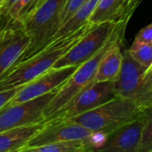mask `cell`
I'll return each instance as SVG.
<instances>
[{"label":"cell","mask_w":152,"mask_h":152,"mask_svg":"<svg viewBox=\"0 0 152 152\" xmlns=\"http://www.w3.org/2000/svg\"><path fill=\"white\" fill-rule=\"evenodd\" d=\"M21 87H15L0 91V111L11 102V100L16 95V94L20 91Z\"/></svg>","instance_id":"23"},{"label":"cell","mask_w":152,"mask_h":152,"mask_svg":"<svg viewBox=\"0 0 152 152\" xmlns=\"http://www.w3.org/2000/svg\"><path fill=\"white\" fill-rule=\"evenodd\" d=\"M4 0H0V9L2 8V6L4 4Z\"/></svg>","instance_id":"27"},{"label":"cell","mask_w":152,"mask_h":152,"mask_svg":"<svg viewBox=\"0 0 152 152\" xmlns=\"http://www.w3.org/2000/svg\"><path fill=\"white\" fill-rule=\"evenodd\" d=\"M45 126V121L0 132V152H20Z\"/></svg>","instance_id":"13"},{"label":"cell","mask_w":152,"mask_h":152,"mask_svg":"<svg viewBox=\"0 0 152 152\" xmlns=\"http://www.w3.org/2000/svg\"><path fill=\"white\" fill-rule=\"evenodd\" d=\"M128 52L134 60L147 69H150L152 65V42L138 45L133 44L128 49Z\"/></svg>","instance_id":"19"},{"label":"cell","mask_w":152,"mask_h":152,"mask_svg":"<svg viewBox=\"0 0 152 152\" xmlns=\"http://www.w3.org/2000/svg\"><path fill=\"white\" fill-rule=\"evenodd\" d=\"M126 28L120 29L114 37L94 57L86 62L80 64L75 72L58 88L55 95L47 105L44 117L45 119L56 113L62 107H64L70 100H72L82 90L95 83L94 77L100 64V61L107 53V51L119 39L125 37V31Z\"/></svg>","instance_id":"5"},{"label":"cell","mask_w":152,"mask_h":152,"mask_svg":"<svg viewBox=\"0 0 152 152\" xmlns=\"http://www.w3.org/2000/svg\"><path fill=\"white\" fill-rule=\"evenodd\" d=\"M151 110L147 109L136 118L106 135L104 142L95 151L138 152Z\"/></svg>","instance_id":"9"},{"label":"cell","mask_w":152,"mask_h":152,"mask_svg":"<svg viewBox=\"0 0 152 152\" xmlns=\"http://www.w3.org/2000/svg\"><path fill=\"white\" fill-rule=\"evenodd\" d=\"M58 88L37 98L4 107L0 111V132L45 121L44 112Z\"/></svg>","instance_id":"8"},{"label":"cell","mask_w":152,"mask_h":152,"mask_svg":"<svg viewBox=\"0 0 152 152\" xmlns=\"http://www.w3.org/2000/svg\"><path fill=\"white\" fill-rule=\"evenodd\" d=\"M140 2L141 0H99L89 21L99 24L104 21L117 20Z\"/></svg>","instance_id":"14"},{"label":"cell","mask_w":152,"mask_h":152,"mask_svg":"<svg viewBox=\"0 0 152 152\" xmlns=\"http://www.w3.org/2000/svg\"><path fill=\"white\" fill-rule=\"evenodd\" d=\"M87 0H67L60 16V27L64 24L73 14L74 12ZM59 27V28H60Z\"/></svg>","instance_id":"21"},{"label":"cell","mask_w":152,"mask_h":152,"mask_svg":"<svg viewBox=\"0 0 152 152\" xmlns=\"http://www.w3.org/2000/svg\"><path fill=\"white\" fill-rule=\"evenodd\" d=\"M144 79L152 86V65L150 67L149 69L146 70L145 74H144Z\"/></svg>","instance_id":"26"},{"label":"cell","mask_w":152,"mask_h":152,"mask_svg":"<svg viewBox=\"0 0 152 152\" xmlns=\"http://www.w3.org/2000/svg\"><path fill=\"white\" fill-rule=\"evenodd\" d=\"M132 1H134V0H132Z\"/></svg>","instance_id":"28"},{"label":"cell","mask_w":152,"mask_h":152,"mask_svg":"<svg viewBox=\"0 0 152 152\" xmlns=\"http://www.w3.org/2000/svg\"><path fill=\"white\" fill-rule=\"evenodd\" d=\"M92 134L93 131L90 129L70 121H45V126L33 136L28 145L20 152H25L29 148L59 142L84 140L89 138Z\"/></svg>","instance_id":"10"},{"label":"cell","mask_w":152,"mask_h":152,"mask_svg":"<svg viewBox=\"0 0 152 152\" xmlns=\"http://www.w3.org/2000/svg\"><path fill=\"white\" fill-rule=\"evenodd\" d=\"M123 41L124 38L119 39L107 51L98 66L95 82L114 81L118 77L123 63V52L121 51Z\"/></svg>","instance_id":"15"},{"label":"cell","mask_w":152,"mask_h":152,"mask_svg":"<svg viewBox=\"0 0 152 152\" xmlns=\"http://www.w3.org/2000/svg\"><path fill=\"white\" fill-rule=\"evenodd\" d=\"M31 41L19 24L9 25L0 34V78L11 69Z\"/></svg>","instance_id":"12"},{"label":"cell","mask_w":152,"mask_h":152,"mask_svg":"<svg viewBox=\"0 0 152 152\" xmlns=\"http://www.w3.org/2000/svg\"><path fill=\"white\" fill-rule=\"evenodd\" d=\"M77 67L78 66H69L60 69L52 68L47 72L23 86L6 106L37 98L59 88L75 72Z\"/></svg>","instance_id":"11"},{"label":"cell","mask_w":152,"mask_h":152,"mask_svg":"<svg viewBox=\"0 0 152 152\" xmlns=\"http://www.w3.org/2000/svg\"><path fill=\"white\" fill-rule=\"evenodd\" d=\"M146 70L125 50L121 70L114 80L116 95L131 99L143 109L152 108V86L144 79Z\"/></svg>","instance_id":"6"},{"label":"cell","mask_w":152,"mask_h":152,"mask_svg":"<svg viewBox=\"0 0 152 152\" xmlns=\"http://www.w3.org/2000/svg\"><path fill=\"white\" fill-rule=\"evenodd\" d=\"M95 25L90 21L86 22L75 32L58 38L34 56L12 68L0 78V91L21 87L50 70L58 60L67 53Z\"/></svg>","instance_id":"1"},{"label":"cell","mask_w":152,"mask_h":152,"mask_svg":"<svg viewBox=\"0 0 152 152\" xmlns=\"http://www.w3.org/2000/svg\"><path fill=\"white\" fill-rule=\"evenodd\" d=\"M138 152H152V108L142 132Z\"/></svg>","instance_id":"20"},{"label":"cell","mask_w":152,"mask_h":152,"mask_svg":"<svg viewBox=\"0 0 152 152\" xmlns=\"http://www.w3.org/2000/svg\"><path fill=\"white\" fill-rule=\"evenodd\" d=\"M152 42V23L142 28L136 35L133 44H146Z\"/></svg>","instance_id":"22"},{"label":"cell","mask_w":152,"mask_h":152,"mask_svg":"<svg viewBox=\"0 0 152 152\" xmlns=\"http://www.w3.org/2000/svg\"><path fill=\"white\" fill-rule=\"evenodd\" d=\"M67 0H37L32 10L20 21L14 23L19 24L31 37V41L13 67L34 56L47 45L49 39L60 27L61 12Z\"/></svg>","instance_id":"2"},{"label":"cell","mask_w":152,"mask_h":152,"mask_svg":"<svg viewBox=\"0 0 152 152\" xmlns=\"http://www.w3.org/2000/svg\"><path fill=\"white\" fill-rule=\"evenodd\" d=\"M37 0H17L7 11L9 25L20 21L35 6Z\"/></svg>","instance_id":"18"},{"label":"cell","mask_w":152,"mask_h":152,"mask_svg":"<svg viewBox=\"0 0 152 152\" xmlns=\"http://www.w3.org/2000/svg\"><path fill=\"white\" fill-rule=\"evenodd\" d=\"M146 110L131 99L117 95L92 110L64 121L83 126L93 133L108 135L117 128L136 118Z\"/></svg>","instance_id":"3"},{"label":"cell","mask_w":152,"mask_h":152,"mask_svg":"<svg viewBox=\"0 0 152 152\" xmlns=\"http://www.w3.org/2000/svg\"><path fill=\"white\" fill-rule=\"evenodd\" d=\"M16 1H17V0H4V4H3L1 10L4 11V12H7V11L13 5V4H14Z\"/></svg>","instance_id":"25"},{"label":"cell","mask_w":152,"mask_h":152,"mask_svg":"<svg viewBox=\"0 0 152 152\" xmlns=\"http://www.w3.org/2000/svg\"><path fill=\"white\" fill-rule=\"evenodd\" d=\"M9 26V20L5 12L0 9V34Z\"/></svg>","instance_id":"24"},{"label":"cell","mask_w":152,"mask_h":152,"mask_svg":"<svg viewBox=\"0 0 152 152\" xmlns=\"http://www.w3.org/2000/svg\"><path fill=\"white\" fill-rule=\"evenodd\" d=\"M115 96L117 95L114 81L95 82L82 90L56 113L45 119V122L68 120L101 106Z\"/></svg>","instance_id":"7"},{"label":"cell","mask_w":152,"mask_h":152,"mask_svg":"<svg viewBox=\"0 0 152 152\" xmlns=\"http://www.w3.org/2000/svg\"><path fill=\"white\" fill-rule=\"evenodd\" d=\"M139 4H134L125 15L117 20L104 21L96 24L67 53L53 65V69L69 66H79L97 54L123 28H126L134 10Z\"/></svg>","instance_id":"4"},{"label":"cell","mask_w":152,"mask_h":152,"mask_svg":"<svg viewBox=\"0 0 152 152\" xmlns=\"http://www.w3.org/2000/svg\"><path fill=\"white\" fill-rule=\"evenodd\" d=\"M94 151L90 137L84 140H73L45 144L27 149L25 152H88Z\"/></svg>","instance_id":"17"},{"label":"cell","mask_w":152,"mask_h":152,"mask_svg":"<svg viewBox=\"0 0 152 152\" xmlns=\"http://www.w3.org/2000/svg\"><path fill=\"white\" fill-rule=\"evenodd\" d=\"M98 1L99 0H87L84 4H82L74 12V14L57 29L54 35L49 39L47 45L61 37L75 32L86 22H88L91 15L93 14L94 11L97 6Z\"/></svg>","instance_id":"16"}]
</instances>
